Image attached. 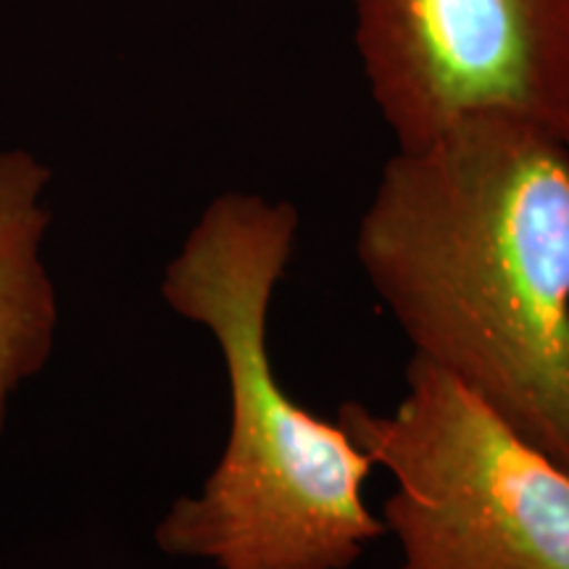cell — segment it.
Masks as SVG:
<instances>
[{"label":"cell","mask_w":569,"mask_h":569,"mask_svg":"<svg viewBox=\"0 0 569 569\" xmlns=\"http://www.w3.org/2000/svg\"><path fill=\"white\" fill-rule=\"evenodd\" d=\"M356 259L411 343L569 472V146L469 117L390 156Z\"/></svg>","instance_id":"obj_1"},{"label":"cell","mask_w":569,"mask_h":569,"mask_svg":"<svg viewBox=\"0 0 569 569\" xmlns=\"http://www.w3.org/2000/svg\"><path fill=\"white\" fill-rule=\"evenodd\" d=\"M298 227L293 203L230 190L163 269V301L209 330L230 393L222 457L156 525L167 557L213 569H348L386 536L365 501L375 461L338 422L298 403L269 356V309Z\"/></svg>","instance_id":"obj_2"},{"label":"cell","mask_w":569,"mask_h":569,"mask_svg":"<svg viewBox=\"0 0 569 569\" xmlns=\"http://www.w3.org/2000/svg\"><path fill=\"white\" fill-rule=\"evenodd\" d=\"M338 425L396 490V569H569V472L457 377L411 356L393 411L346 401Z\"/></svg>","instance_id":"obj_3"},{"label":"cell","mask_w":569,"mask_h":569,"mask_svg":"<svg viewBox=\"0 0 569 569\" xmlns=\"http://www.w3.org/2000/svg\"><path fill=\"white\" fill-rule=\"evenodd\" d=\"M369 96L401 151L469 117L569 146V0H351Z\"/></svg>","instance_id":"obj_4"},{"label":"cell","mask_w":569,"mask_h":569,"mask_svg":"<svg viewBox=\"0 0 569 569\" xmlns=\"http://www.w3.org/2000/svg\"><path fill=\"white\" fill-rule=\"evenodd\" d=\"M51 169L24 148L0 151V438L11 398L48 367L59 296L48 274L46 246Z\"/></svg>","instance_id":"obj_5"}]
</instances>
